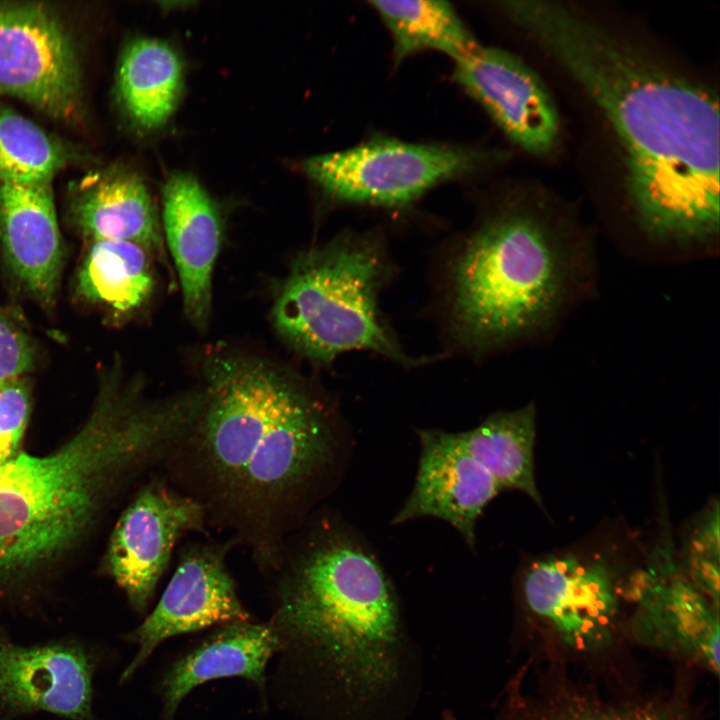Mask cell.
<instances>
[{"mask_svg":"<svg viewBox=\"0 0 720 720\" xmlns=\"http://www.w3.org/2000/svg\"><path fill=\"white\" fill-rule=\"evenodd\" d=\"M370 4L392 35L398 61L421 50H437L456 61L478 45L449 2L374 0Z\"/></svg>","mask_w":720,"mask_h":720,"instance_id":"obj_23","label":"cell"},{"mask_svg":"<svg viewBox=\"0 0 720 720\" xmlns=\"http://www.w3.org/2000/svg\"><path fill=\"white\" fill-rule=\"evenodd\" d=\"M277 651L278 638L269 624L244 621L220 626L164 675L160 685L164 720H173L183 698L210 680L238 676L263 690L266 665Z\"/></svg>","mask_w":720,"mask_h":720,"instance_id":"obj_17","label":"cell"},{"mask_svg":"<svg viewBox=\"0 0 720 720\" xmlns=\"http://www.w3.org/2000/svg\"><path fill=\"white\" fill-rule=\"evenodd\" d=\"M34 362L30 338L0 308V383L29 372Z\"/></svg>","mask_w":720,"mask_h":720,"instance_id":"obj_27","label":"cell"},{"mask_svg":"<svg viewBox=\"0 0 720 720\" xmlns=\"http://www.w3.org/2000/svg\"><path fill=\"white\" fill-rule=\"evenodd\" d=\"M153 256L126 241L97 240L85 255L77 290L93 303L114 311L133 312L153 295L156 286Z\"/></svg>","mask_w":720,"mask_h":720,"instance_id":"obj_22","label":"cell"},{"mask_svg":"<svg viewBox=\"0 0 720 720\" xmlns=\"http://www.w3.org/2000/svg\"><path fill=\"white\" fill-rule=\"evenodd\" d=\"M65 152L38 125L0 104V179L50 184L64 165Z\"/></svg>","mask_w":720,"mask_h":720,"instance_id":"obj_24","label":"cell"},{"mask_svg":"<svg viewBox=\"0 0 720 720\" xmlns=\"http://www.w3.org/2000/svg\"><path fill=\"white\" fill-rule=\"evenodd\" d=\"M74 219L92 241L137 244L153 258L164 259V237L153 200L142 179L115 170L90 185L77 199Z\"/></svg>","mask_w":720,"mask_h":720,"instance_id":"obj_18","label":"cell"},{"mask_svg":"<svg viewBox=\"0 0 720 720\" xmlns=\"http://www.w3.org/2000/svg\"><path fill=\"white\" fill-rule=\"evenodd\" d=\"M30 413V387L21 377L0 383V449L15 456Z\"/></svg>","mask_w":720,"mask_h":720,"instance_id":"obj_26","label":"cell"},{"mask_svg":"<svg viewBox=\"0 0 720 720\" xmlns=\"http://www.w3.org/2000/svg\"><path fill=\"white\" fill-rule=\"evenodd\" d=\"M526 720H688L674 704L645 702L609 706L573 697L551 704Z\"/></svg>","mask_w":720,"mask_h":720,"instance_id":"obj_25","label":"cell"},{"mask_svg":"<svg viewBox=\"0 0 720 720\" xmlns=\"http://www.w3.org/2000/svg\"><path fill=\"white\" fill-rule=\"evenodd\" d=\"M388 268L384 248L371 234L343 233L302 252L274 300L277 332L297 353L321 364L365 350L417 365L421 360L405 353L379 306Z\"/></svg>","mask_w":720,"mask_h":720,"instance_id":"obj_6","label":"cell"},{"mask_svg":"<svg viewBox=\"0 0 720 720\" xmlns=\"http://www.w3.org/2000/svg\"><path fill=\"white\" fill-rule=\"evenodd\" d=\"M417 435L420 457L415 482L392 524L435 517L453 526L474 549L477 520L501 489L455 432L420 429Z\"/></svg>","mask_w":720,"mask_h":720,"instance_id":"obj_13","label":"cell"},{"mask_svg":"<svg viewBox=\"0 0 720 720\" xmlns=\"http://www.w3.org/2000/svg\"><path fill=\"white\" fill-rule=\"evenodd\" d=\"M204 508L165 477L153 473L121 513L112 531L107 570L130 605L143 612L179 541L207 533Z\"/></svg>","mask_w":720,"mask_h":720,"instance_id":"obj_8","label":"cell"},{"mask_svg":"<svg viewBox=\"0 0 720 720\" xmlns=\"http://www.w3.org/2000/svg\"><path fill=\"white\" fill-rule=\"evenodd\" d=\"M500 5L605 116L621 148L627 194L646 231L662 240H712L719 230L717 97L558 2Z\"/></svg>","mask_w":720,"mask_h":720,"instance_id":"obj_2","label":"cell"},{"mask_svg":"<svg viewBox=\"0 0 720 720\" xmlns=\"http://www.w3.org/2000/svg\"><path fill=\"white\" fill-rule=\"evenodd\" d=\"M75 50L59 19L34 3H0V93L57 119L80 107Z\"/></svg>","mask_w":720,"mask_h":720,"instance_id":"obj_9","label":"cell"},{"mask_svg":"<svg viewBox=\"0 0 720 720\" xmlns=\"http://www.w3.org/2000/svg\"><path fill=\"white\" fill-rule=\"evenodd\" d=\"M487 159V153L469 148L374 138L310 157L304 170L336 201L402 207L434 186L476 170Z\"/></svg>","mask_w":720,"mask_h":720,"instance_id":"obj_7","label":"cell"},{"mask_svg":"<svg viewBox=\"0 0 720 720\" xmlns=\"http://www.w3.org/2000/svg\"><path fill=\"white\" fill-rule=\"evenodd\" d=\"M523 592L528 607L546 619L561 640L580 652L611 641L616 599L607 576L572 559H551L528 569Z\"/></svg>","mask_w":720,"mask_h":720,"instance_id":"obj_14","label":"cell"},{"mask_svg":"<svg viewBox=\"0 0 720 720\" xmlns=\"http://www.w3.org/2000/svg\"><path fill=\"white\" fill-rule=\"evenodd\" d=\"M200 408L195 391L149 398L109 376L82 429L54 453L0 465V573L52 558L125 484L163 466Z\"/></svg>","mask_w":720,"mask_h":720,"instance_id":"obj_4","label":"cell"},{"mask_svg":"<svg viewBox=\"0 0 720 720\" xmlns=\"http://www.w3.org/2000/svg\"><path fill=\"white\" fill-rule=\"evenodd\" d=\"M274 574L279 651L344 720L382 707L400 684L406 639L395 588L367 542L336 516L317 518Z\"/></svg>","mask_w":720,"mask_h":720,"instance_id":"obj_3","label":"cell"},{"mask_svg":"<svg viewBox=\"0 0 720 720\" xmlns=\"http://www.w3.org/2000/svg\"><path fill=\"white\" fill-rule=\"evenodd\" d=\"M162 221L178 274L184 313L205 328L212 305V274L222 241L216 204L195 177L171 175L162 190Z\"/></svg>","mask_w":720,"mask_h":720,"instance_id":"obj_15","label":"cell"},{"mask_svg":"<svg viewBox=\"0 0 720 720\" xmlns=\"http://www.w3.org/2000/svg\"><path fill=\"white\" fill-rule=\"evenodd\" d=\"M454 78L526 152L545 155L557 146L556 104L535 71L517 56L478 44L455 61Z\"/></svg>","mask_w":720,"mask_h":720,"instance_id":"obj_12","label":"cell"},{"mask_svg":"<svg viewBox=\"0 0 720 720\" xmlns=\"http://www.w3.org/2000/svg\"><path fill=\"white\" fill-rule=\"evenodd\" d=\"M463 448L494 478L500 489H516L542 504L535 477L536 435L533 404L489 415L478 426L455 432Z\"/></svg>","mask_w":720,"mask_h":720,"instance_id":"obj_20","label":"cell"},{"mask_svg":"<svg viewBox=\"0 0 720 720\" xmlns=\"http://www.w3.org/2000/svg\"><path fill=\"white\" fill-rule=\"evenodd\" d=\"M95 659L75 640L15 643L0 631V720L47 712L94 720Z\"/></svg>","mask_w":720,"mask_h":720,"instance_id":"obj_11","label":"cell"},{"mask_svg":"<svg viewBox=\"0 0 720 720\" xmlns=\"http://www.w3.org/2000/svg\"><path fill=\"white\" fill-rule=\"evenodd\" d=\"M577 251L537 212L510 208L475 230L449 272L448 318L454 339L485 352L536 333L568 300Z\"/></svg>","mask_w":720,"mask_h":720,"instance_id":"obj_5","label":"cell"},{"mask_svg":"<svg viewBox=\"0 0 720 720\" xmlns=\"http://www.w3.org/2000/svg\"><path fill=\"white\" fill-rule=\"evenodd\" d=\"M0 242L17 280L40 304L53 305L63 247L50 184L0 179Z\"/></svg>","mask_w":720,"mask_h":720,"instance_id":"obj_16","label":"cell"},{"mask_svg":"<svg viewBox=\"0 0 720 720\" xmlns=\"http://www.w3.org/2000/svg\"><path fill=\"white\" fill-rule=\"evenodd\" d=\"M203 403L162 466L256 567L274 574L285 546L343 477L351 439L337 409L254 355L214 349Z\"/></svg>","mask_w":720,"mask_h":720,"instance_id":"obj_1","label":"cell"},{"mask_svg":"<svg viewBox=\"0 0 720 720\" xmlns=\"http://www.w3.org/2000/svg\"><path fill=\"white\" fill-rule=\"evenodd\" d=\"M183 70L180 57L167 43L139 38L124 50L117 74L120 100L139 126L163 125L180 97Z\"/></svg>","mask_w":720,"mask_h":720,"instance_id":"obj_19","label":"cell"},{"mask_svg":"<svg viewBox=\"0 0 720 720\" xmlns=\"http://www.w3.org/2000/svg\"><path fill=\"white\" fill-rule=\"evenodd\" d=\"M234 546L228 538L224 542H192L180 549L175 571L156 607L127 637L138 651L123 671L121 682L171 636L251 620L227 563Z\"/></svg>","mask_w":720,"mask_h":720,"instance_id":"obj_10","label":"cell"},{"mask_svg":"<svg viewBox=\"0 0 720 720\" xmlns=\"http://www.w3.org/2000/svg\"><path fill=\"white\" fill-rule=\"evenodd\" d=\"M634 634L641 642L687 656L716 676L719 673L718 613L696 594L674 590L648 605L637 617Z\"/></svg>","mask_w":720,"mask_h":720,"instance_id":"obj_21","label":"cell"},{"mask_svg":"<svg viewBox=\"0 0 720 720\" xmlns=\"http://www.w3.org/2000/svg\"><path fill=\"white\" fill-rule=\"evenodd\" d=\"M10 458H12V456H10L8 453H6L5 451L0 449V465L5 463Z\"/></svg>","mask_w":720,"mask_h":720,"instance_id":"obj_28","label":"cell"}]
</instances>
